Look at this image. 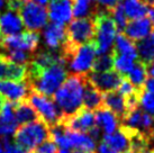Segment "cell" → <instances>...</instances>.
<instances>
[{"label":"cell","instance_id":"d590c367","mask_svg":"<svg viewBox=\"0 0 154 153\" xmlns=\"http://www.w3.org/2000/svg\"><path fill=\"white\" fill-rule=\"evenodd\" d=\"M2 148H4V153H17V146L13 144L8 137H2Z\"/></svg>","mask_w":154,"mask_h":153},{"label":"cell","instance_id":"7dc6e473","mask_svg":"<svg viewBox=\"0 0 154 153\" xmlns=\"http://www.w3.org/2000/svg\"><path fill=\"white\" fill-rule=\"evenodd\" d=\"M8 1V0H7ZM16 1H19V2H22V4H24V2H26V1H28V0H16Z\"/></svg>","mask_w":154,"mask_h":153},{"label":"cell","instance_id":"7bdbcfd3","mask_svg":"<svg viewBox=\"0 0 154 153\" xmlns=\"http://www.w3.org/2000/svg\"><path fill=\"white\" fill-rule=\"evenodd\" d=\"M138 153H154V149H147V150H144V151L138 152Z\"/></svg>","mask_w":154,"mask_h":153},{"label":"cell","instance_id":"5b68a950","mask_svg":"<svg viewBox=\"0 0 154 153\" xmlns=\"http://www.w3.org/2000/svg\"><path fill=\"white\" fill-rule=\"evenodd\" d=\"M27 101L37 113L38 118L50 127L61 125L64 117L52 98L35 91H30L27 97Z\"/></svg>","mask_w":154,"mask_h":153},{"label":"cell","instance_id":"ffe728a7","mask_svg":"<svg viewBox=\"0 0 154 153\" xmlns=\"http://www.w3.org/2000/svg\"><path fill=\"white\" fill-rule=\"evenodd\" d=\"M103 105L107 109L112 111L119 118V120L127 113L126 99L123 95H120L117 90L103 94Z\"/></svg>","mask_w":154,"mask_h":153},{"label":"cell","instance_id":"681fc988","mask_svg":"<svg viewBox=\"0 0 154 153\" xmlns=\"http://www.w3.org/2000/svg\"><path fill=\"white\" fill-rule=\"evenodd\" d=\"M53 1H55V0H53Z\"/></svg>","mask_w":154,"mask_h":153},{"label":"cell","instance_id":"ba28073f","mask_svg":"<svg viewBox=\"0 0 154 153\" xmlns=\"http://www.w3.org/2000/svg\"><path fill=\"white\" fill-rule=\"evenodd\" d=\"M39 44V34L26 30L17 35L0 38V53L6 51H23L36 53Z\"/></svg>","mask_w":154,"mask_h":153},{"label":"cell","instance_id":"f1b7e54d","mask_svg":"<svg viewBox=\"0 0 154 153\" xmlns=\"http://www.w3.org/2000/svg\"><path fill=\"white\" fill-rule=\"evenodd\" d=\"M115 45L112 47V54H134L137 55L136 47L134 42H132L127 36L123 33H117L115 37Z\"/></svg>","mask_w":154,"mask_h":153},{"label":"cell","instance_id":"bcb514c9","mask_svg":"<svg viewBox=\"0 0 154 153\" xmlns=\"http://www.w3.org/2000/svg\"><path fill=\"white\" fill-rule=\"evenodd\" d=\"M0 153H4V148H2V143L0 142Z\"/></svg>","mask_w":154,"mask_h":153},{"label":"cell","instance_id":"f35d334b","mask_svg":"<svg viewBox=\"0 0 154 153\" xmlns=\"http://www.w3.org/2000/svg\"><path fill=\"white\" fill-rule=\"evenodd\" d=\"M146 71H147V74L151 76V78H154V61L146 64Z\"/></svg>","mask_w":154,"mask_h":153},{"label":"cell","instance_id":"30bf717a","mask_svg":"<svg viewBox=\"0 0 154 153\" xmlns=\"http://www.w3.org/2000/svg\"><path fill=\"white\" fill-rule=\"evenodd\" d=\"M86 76L90 85L101 94L117 90L124 79V76L115 70H109L105 72H91L88 73V76Z\"/></svg>","mask_w":154,"mask_h":153},{"label":"cell","instance_id":"d6986e66","mask_svg":"<svg viewBox=\"0 0 154 153\" xmlns=\"http://www.w3.org/2000/svg\"><path fill=\"white\" fill-rule=\"evenodd\" d=\"M94 118H96V125L100 130H103L105 132V135L114 133L119 126V118L112 111L107 109L103 105L97 111H94Z\"/></svg>","mask_w":154,"mask_h":153},{"label":"cell","instance_id":"9a60e30c","mask_svg":"<svg viewBox=\"0 0 154 153\" xmlns=\"http://www.w3.org/2000/svg\"><path fill=\"white\" fill-rule=\"evenodd\" d=\"M153 28L154 24L149 19V17H143L127 23V25L124 28V32L125 35L132 42H138L145 38L146 36H149L151 33H153Z\"/></svg>","mask_w":154,"mask_h":153},{"label":"cell","instance_id":"277c9868","mask_svg":"<svg viewBox=\"0 0 154 153\" xmlns=\"http://www.w3.org/2000/svg\"><path fill=\"white\" fill-rule=\"evenodd\" d=\"M94 42L97 44V54H108L112 51L114 41L117 35V26L108 13L99 11L94 15Z\"/></svg>","mask_w":154,"mask_h":153},{"label":"cell","instance_id":"74e56055","mask_svg":"<svg viewBox=\"0 0 154 153\" xmlns=\"http://www.w3.org/2000/svg\"><path fill=\"white\" fill-rule=\"evenodd\" d=\"M143 90H145L147 92H151V94H154V78H149L145 81Z\"/></svg>","mask_w":154,"mask_h":153},{"label":"cell","instance_id":"5bb4252c","mask_svg":"<svg viewBox=\"0 0 154 153\" xmlns=\"http://www.w3.org/2000/svg\"><path fill=\"white\" fill-rule=\"evenodd\" d=\"M22 18L17 11L8 9L7 11L0 14V38L17 35L23 32Z\"/></svg>","mask_w":154,"mask_h":153},{"label":"cell","instance_id":"cb8c5ba5","mask_svg":"<svg viewBox=\"0 0 154 153\" xmlns=\"http://www.w3.org/2000/svg\"><path fill=\"white\" fill-rule=\"evenodd\" d=\"M135 47L137 60H140L145 65L154 61V33H151L145 38L136 42Z\"/></svg>","mask_w":154,"mask_h":153},{"label":"cell","instance_id":"7402d4cb","mask_svg":"<svg viewBox=\"0 0 154 153\" xmlns=\"http://www.w3.org/2000/svg\"><path fill=\"white\" fill-rule=\"evenodd\" d=\"M101 106H103V94L90 85L88 80H86L83 97H82V108L90 111H94Z\"/></svg>","mask_w":154,"mask_h":153},{"label":"cell","instance_id":"52a82bcc","mask_svg":"<svg viewBox=\"0 0 154 153\" xmlns=\"http://www.w3.org/2000/svg\"><path fill=\"white\" fill-rule=\"evenodd\" d=\"M66 30V45L72 48L82 44L94 41V18H75L70 21Z\"/></svg>","mask_w":154,"mask_h":153},{"label":"cell","instance_id":"4dcf8cb0","mask_svg":"<svg viewBox=\"0 0 154 153\" xmlns=\"http://www.w3.org/2000/svg\"><path fill=\"white\" fill-rule=\"evenodd\" d=\"M114 68V58L111 53L108 54H101L98 58H96L92 64V72H105L112 70Z\"/></svg>","mask_w":154,"mask_h":153},{"label":"cell","instance_id":"484cf974","mask_svg":"<svg viewBox=\"0 0 154 153\" xmlns=\"http://www.w3.org/2000/svg\"><path fill=\"white\" fill-rule=\"evenodd\" d=\"M119 2L127 19H140L147 15L149 8L142 0H120Z\"/></svg>","mask_w":154,"mask_h":153},{"label":"cell","instance_id":"3957f363","mask_svg":"<svg viewBox=\"0 0 154 153\" xmlns=\"http://www.w3.org/2000/svg\"><path fill=\"white\" fill-rule=\"evenodd\" d=\"M14 137L18 148L32 152L36 146L50 140V126L38 119L23 126H18Z\"/></svg>","mask_w":154,"mask_h":153},{"label":"cell","instance_id":"7c38bea8","mask_svg":"<svg viewBox=\"0 0 154 153\" xmlns=\"http://www.w3.org/2000/svg\"><path fill=\"white\" fill-rule=\"evenodd\" d=\"M30 89L26 80L13 81V80H1L0 81V96L5 100L18 104L27 100Z\"/></svg>","mask_w":154,"mask_h":153},{"label":"cell","instance_id":"f546056e","mask_svg":"<svg viewBox=\"0 0 154 153\" xmlns=\"http://www.w3.org/2000/svg\"><path fill=\"white\" fill-rule=\"evenodd\" d=\"M73 16L75 18L89 17L92 10V0H71Z\"/></svg>","mask_w":154,"mask_h":153},{"label":"cell","instance_id":"c3c4849f","mask_svg":"<svg viewBox=\"0 0 154 153\" xmlns=\"http://www.w3.org/2000/svg\"><path fill=\"white\" fill-rule=\"evenodd\" d=\"M153 30H154V28H153ZM153 33H154V32H153Z\"/></svg>","mask_w":154,"mask_h":153},{"label":"cell","instance_id":"d4e9b609","mask_svg":"<svg viewBox=\"0 0 154 153\" xmlns=\"http://www.w3.org/2000/svg\"><path fill=\"white\" fill-rule=\"evenodd\" d=\"M66 135H68V140L71 149L86 150V151L94 152L96 142L88 134H86V133H80V132L66 131Z\"/></svg>","mask_w":154,"mask_h":153},{"label":"cell","instance_id":"6da1fadb","mask_svg":"<svg viewBox=\"0 0 154 153\" xmlns=\"http://www.w3.org/2000/svg\"><path fill=\"white\" fill-rule=\"evenodd\" d=\"M68 76L65 64L57 63L47 69H36L27 65L26 82L30 91H35L44 96H54Z\"/></svg>","mask_w":154,"mask_h":153},{"label":"cell","instance_id":"8d00e7d4","mask_svg":"<svg viewBox=\"0 0 154 153\" xmlns=\"http://www.w3.org/2000/svg\"><path fill=\"white\" fill-rule=\"evenodd\" d=\"M92 1L97 2L99 6H101V7H103V8L111 10L119 2L120 0H92Z\"/></svg>","mask_w":154,"mask_h":153},{"label":"cell","instance_id":"8992f818","mask_svg":"<svg viewBox=\"0 0 154 153\" xmlns=\"http://www.w3.org/2000/svg\"><path fill=\"white\" fill-rule=\"evenodd\" d=\"M96 54L97 44L94 41H91L74 48L69 56L66 64H69V68L74 74L86 76L92 69Z\"/></svg>","mask_w":154,"mask_h":153},{"label":"cell","instance_id":"ee69618b","mask_svg":"<svg viewBox=\"0 0 154 153\" xmlns=\"http://www.w3.org/2000/svg\"><path fill=\"white\" fill-rule=\"evenodd\" d=\"M4 101H5V99L0 96V109H1V107H2V104H4Z\"/></svg>","mask_w":154,"mask_h":153},{"label":"cell","instance_id":"ac0fdd59","mask_svg":"<svg viewBox=\"0 0 154 153\" xmlns=\"http://www.w3.org/2000/svg\"><path fill=\"white\" fill-rule=\"evenodd\" d=\"M18 124L14 113V104L5 100L0 109V136L8 137L15 134Z\"/></svg>","mask_w":154,"mask_h":153},{"label":"cell","instance_id":"60d3db41","mask_svg":"<svg viewBox=\"0 0 154 153\" xmlns=\"http://www.w3.org/2000/svg\"><path fill=\"white\" fill-rule=\"evenodd\" d=\"M146 6H151V7H154V0H142Z\"/></svg>","mask_w":154,"mask_h":153},{"label":"cell","instance_id":"e575fe53","mask_svg":"<svg viewBox=\"0 0 154 153\" xmlns=\"http://www.w3.org/2000/svg\"><path fill=\"white\" fill-rule=\"evenodd\" d=\"M59 146L52 142L51 140H47L43 142L41 145L36 146L30 153H59Z\"/></svg>","mask_w":154,"mask_h":153},{"label":"cell","instance_id":"d6a6232c","mask_svg":"<svg viewBox=\"0 0 154 153\" xmlns=\"http://www.w3.org/2000/svg\"><path fill=\"white\" fill-rule=\"evenodd\" d=\"M111 11V18L114 19L116 26H117V30H124L125 26L127 25V17L124 13V9L122 7L120 2L116 5L114 8L110 10Z\"/></svg>","mask_w":154,"mask_h":153},{"label":"cell","instance_id":"836d02e7","mask_svg":"<svg viewBox=\"0 0 154 153\" xmlns=\"http://www.w3.org/2000/svg\"><path fill=\"white\" fill-rule=\"evenodd\" d=\"M140 107L143 108L145 113L153 116L154 115V94L147 92L145 90L140 95Z\"/></svg>","mask_w":154,"mask_h":153},{"label":"cell","instance_id":"9c48e42d","mask_svg":"<svg viewBox=\"0 0 154 153\" xmlns=\"http://www.w3.org/2000/svg\"><path fill=\"white\" fill-rule=\"evenodd\" d=\"M18 14L22 18L23 25L30 32L37 33L47 25L48 21L47 9L39 5H36L33 1L24 2Z\"/></svg>","mask_w":154,"mask_h":153},{"label":"cell","instance_id":"4fadbf2b","mask_svg":"<svg viewBox=\"0 0 154 153\" xmlns=\"http://www.w3.org/2000/svg\"><path fill=\"white\" fill-rule=\"evenodd\" d=\"M48 18L53 24L64 26L72 20L73 10L71 0H55L48 5Z\"/></svg>","mask_w":154,"mask_h":153},{"label":"cell","instance_id":"2e32d148","mask_svg":"<svg viewBox=\"0 0 154 153\" xmlns=\"http://www.w3.org/2000/svg\"><path fill=\"white\" fill-rule=\"evenodd\" d=\"M27 76V65L13 63L6 56L0 54V81H24Z\"/></svg>","mask_w":154,"mask_h":153},{"label":"cell","instance_id":"e0dca14e","mask_svg":"<svg viewBox=\"0 0 154 153\" xmlns=\"http://www.w3.org/2000/svg\"><path fill=\"white\" fill-rule=\"evenodd\" d=\"M44 42L52 51L55 52L56 50L60 52L62 46L66 42V30L65 27L62 25L56 24H50L46 25L43 32Z\"/></svg>","mask_w":154,"mask_h":153},{"label":"cell","instance_id":"8fae6325","mask_svg":"<svg viewBox=\"0 0 154 153\" xmlns=\"http://www.w3.org/2000/svg\"><path fill=\"white\" fill-rule=\"evenodd\" d=\"M61 125L66 131L80 133H88L92 127L96 126V118H94V111H87L85 108H81L75 114L69 116L66 118H63Z\"/></svg>","mask_w":154,"mask_h":153},{"label":"cell","instance_id":"603a6c76","mask_svg":"<svg viewBox=\"0 0 154 153\" xmlns=\"http://www.w3.org/2000/svg\"><path fill=\"white\" fill-rule=\"evenodd\" d=\"M14 113L17 120L18 126H23L28 123L38 120V115L34 111V108L30 106L29 102L23 101L18 104H14Z\"/></svg>","mask_w":154,"mask_h":153},{"label":"cell","instance_id":"44dd1931","mask_svg":"<svg viewBox=\"0 0 154 153\" xmlns=\"http://www.w3.org/2000/svg\"><path fill=\"white\" fill-rule=\"evenodd\" d=\"M103 143L116 153H131V140L122 130L103 135Z\"/></svg>","mask_w":154,"mask_h":153},{"label":"cell","instance_id":"ab89813d","mask_svg":"<svg viewBox=\"0 0 154 153\" xmlns=\"http://www.w3.org/2000/svg\"><path fill=\"white\" fill-rule=\"evenodd\" d=\"M32 1L35 2L36 5H39V6H42V7H45V6L48 4L50 0H32Z\"/></svg>","mask_w":154,"mask_h":153},{"label":"cell","instance_id":"4316f807","mask_svg":"<svg viewBox=\"0 0 154 153\" xmlns=\"http://www.w3.org/2000/svg\"><path fill=\"white\" fill-rule=\"evenodd\" d=\"M127 80L132 83L136 89L143 90L144 83L147 80V71H146V65L140 60H136L132 70L128 72V76H126Z\"/></svg>","mask_w":154,"mask_h":153},{"label":"cell","instance_id":"f6af8a7d","mask_svg":"<svg viewBox=\"0 0 154 153\" xmlns=\"http://www.w3.org/2000/svg\"><path fill=\"white\" fill-rule=\"evenodd\" d=\"M59 153H70L68 151V150H63V149H61L60 151H59Z\"/></svg>","mask_w":154,"mask_h":153},{"label":"cell","instance_id":"1f68e13d","mask_svg":"<svg viewBox=\"0 0 154 153\" xmlns=\"http://www.w3.org/2000/svg\"><path fill=\"white\" fill-rule=\"evenodd\" d=\"M1 55L6 56L13 63L20 64V65H28L32 60V54L23 51H6L0 53Z\"/></svg>","mask_w":154,"mask_h":153},{"label":"cell","instance_id":"83f0119b","mask_svg":"<svg viewBox=\"0 0 154 153\" xmlns=\"http://www.w3.org/2000/svg\"><path fill=\"white\" fill-rule=\"evenodd\" d=\"M112 58H114L115 71H117L123 76H127L128 72L134 67L135 61L137 60V55L134 54H112Z\"/></svg>","mask_w":154,"mask_h":153},{"label":"cell","instance_id":"b9f144b4","mask_svg":"<svg viewBox=\"0 0 154 153\" xmlns=\"http://www.w3.org/2000/svg\"><path fill=\"white\" fill-rule=\"evenodd\" d=\"M72 153H94L91 151H86V150H73Z\"/></svg>","mask_w":154,"mask_h":153},{"label":"cell","instance_id":"7a4b0ae2","mask_svg":"<svg viewBox=\"0 0 154 153\" xmlns=\"http://www.w3.org/2000/svg\"><path fill=\"white\" fill-rule=\"evenodd\" d=\"M87 78L79 74H70L54 94V101L66 118L82 108V97Z\"/></svg>","mask_w":154,"mask_h":153}]
</instances>
